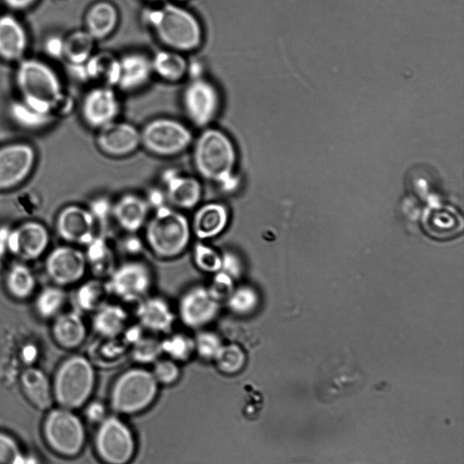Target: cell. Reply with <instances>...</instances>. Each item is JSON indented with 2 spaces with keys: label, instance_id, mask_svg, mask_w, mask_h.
I'll list each match as a JSON object with an SVG mask.
<instances>
[{
  "label": "cell",
  "instance_id": "2",
  "mask_svg": "<svg viewBox=\"0 0 464 464\" xmlns=\"http://www.w3.org/2000/svg\"><path fill=\"white\" fill-rule=\"evenodd\" d=\"M144 24L163 48L189 53L204 42V28L190 10L173 3H166L147 10Z\"/></svg>",
  "mask_w": 464,
  "mask_h": 464
},
{
  "label": "cell",
  "instance_id": "20",
  "mask_svg": "<svg viewBox=\"0 0 464 464\" xmlns=\"http://www.w3.org/2000/svg\"><path fill=\"white\" fill-rule=\"evenodd\" d=\"M150 55L131 51L119 56V74L115 88L124 92L143 89L153 77Z\"/></svg>",
  "mask_w": 464,
  "mask_h": 464
},
{
  "label": "cell",
  "instance_id": "33",
  "mask_svg": "<svg viewBox=\"0 0 464 464\" xmlns=\"http://www.w3.org/2000/svg\"><path fill=\"white\" fill-rule=\"evenodd\" d=\"M109 295L106 282L96 277L79 286L75 293V302L80 310L94 313L107 303Z\"/></svg>",
  "mask_w": 464,
  "mask_h": 464
},
{
  "label": "cell",
  "instance_id": "6",
  "mask_svg": "<svg viewBox=\"0 0 464 464\" xmlns=\"http://www.w3.org/2000/svg\"><path fill=\"white\" fill-rule=\"evenodd\" d=\"M94 384V371L90 361L82 355H72L59 366L53 382V395L65 409L82 405Z\"/></svg>",
  "mask_w": 464,
  "mask_h": 464
},
{
  "label": "cell",
  "instance_id": "30",
  "mask_svg": "<svg viewBox=\"0 0 464 464\" xmlns=\"http://www.w3.org/2000/svg\"><path fill=\"white\" fill-rule=\"evenodd\" d=\"M22 389L29 401L40 410H46L53 402V392L45 374L36 368H29L21 375Z\"/></svg>",
  "mask_w": 464,
  "mask_h": 464
},
{
  "label": "cell",
  "instance_id": "18",
  "mask_svg": "<svg viewBox=\"0 0 464 464\" xmlns=\"http://www.w3.org/2000/svg\"><path fill=\"white\" fill-rule=\"evenodd\" d=\"M96 222L89 208L79 205L64 207L56 218V229L68 243L88 245L96 236Z\"/></svg>",
  "mask_w": 464,
  "mask_h": 464
},
{
  "label": "cell",
  "instance_id": "25",
  "mask_svg": "<svg viewBox=\"0 0 464 464\" xmlns=\"http://www.w3.org/2000/svg\"><path fill=\"white\" fill-rule=\"evenodd\" d=\"M119 19L118 9L112 3L99 1L87 10L84 16V30L95 41H102L115 32Z\"/></svg>",
  "mask_w": 464,
  "mask_h": 464
},
{
  "label": "cell",
  "instance_id": "45",
  "mask_svg": "<svg viewBox=\"0 0 464 464\" xmlns=\"http://www.w3.org/2000/svg\"><path fill=\"white\" fill-rule=\"evenodd\" d=\"M152 374L157 382L169 384L178 379L179 369L171 359L157 360Z\"/></svg>",
  "mask_w": 464,
  "mask_h": 464
},
{
  "label": "cell",
  "instance_id": "21",
  "mask_svg": "<svg viewBox=\"0 0 464 464\" xmlns=\"http://www.w3.org/2000/svg\"><path fill=\"white\" fill-rule=\"evenodd\" d=\"M136 317L139 324L152 333L169 334L176 315L169 304L160 296H146L137 303Z\"/></svg>",
  "mask_w": 464,
  "mask_h": 464
},
{
  "label": "cell",
  "instance_id": "35",
  "mask_svg": "<svg viewBox=\"0 0 464 464\" xmlns=\"http://www.w3.org/2000/svg\"><path fill=\"white\" fill-rule=\"evenodd\" d=\"M12 120L21 128L41 130L52 121V114L44 113L32 108L22 100L14 102L9 107Z\"/></svg>",
  "mask_w": 464,
  "mask_h": 464
},
{
  "label": "cell",
  "instance_id": "8",
  "mask_svg": "<svg viewBox=\"0 0 464 464\" xmlns=\"http://www.w3.org/2000/svg\"><path fill=\"white\" fill-rule=\"evenodd\" d=\"M157 381L152 372L141 368L122 373L114 384L111 402L123 413H132L146 408L157 393Z\"/></svg>",
  "mask_w": 464,
  "mask_h": 464
},
{
  "label": "cell",
  "instance_id": "42",
  "mask_svg": "<svg viewBox=\"0 0 464 464\" xmlns=\"http://www.w3.org/2000/svg\"><path fill=\"white\" fill-rule=\"evenodd\" d=\"M131 346L132 357L142 363L157 361L162 353L160 341L153 337L142 336Z\"/></svg>",
  "mask_w": 464,
  "mask_h": 464
},
{
  "label": "cell",
  "instance_id": "28",
  "mask_svg": "<svg viewBox=\"0 0 464 464\" xmlns=\"http://www.w3.org/2000/svg\"><path fill=\"white\" fill-rule=\"evenodd\" d=\"M128 320V313L123 306L106 303L94 312L92 327L101 338H118L126 329Z\"/></svg>",
  "mask_w": 464,
  "mask_h": 464
},
{
  "label": "cell",
  "instance_id": "12",
  "mask_svg": "<svg viewBox=\"0 0 464 464\" xmlns=\"http://www.w3.org/2000/svg\"><path fill=\"white\" fill-rule=\"evenodd\" d=\"M36 162L32 145L16 141L0 147V191L22 184L32 173Z\"/></svg>",
  "mask_w": 464,
  "mask_h": 464
},
{
  "label": "cell",
  "instance_id": "16",
  "mask_svg": "<svg viewBox=\"0 0 464 464\" xmlns=\"http://www.w3.org/2000/svg\"><path fill=\"white\" fill-rule=\"evenodd\" d=\"M85 254L72 246H60L53 249L45 260L49 277L59 286L80 281L87 269Z\"/></svg>",
  "mask_w": 464,
  "mask_h": 464
},
{
  "label": "cell",
  "instance_id": "17",
  "mask_svg": "<svg viewBox=\"0 0 464 464\" xmlns=\"http://www.w3.org/2000/svg\"><path fill=\"white\" fill-rule=\"evenodd\" d=\"M49 242L46 227L39 221L28 220L10 229L8 252L23 260H34L45 252Z\"/></svg>",
  "mask_w": 464,
  "mask_h": 464
},
{
  "label": "cell",
  "instance_id": "14",
  "mask_svg": "<svg viewBox=\"0 0 464 464\" xmlns=\"http://www.w3.org/2000/svg\"><path fill=\"white\" fill-rule=\"evenodd\" d=\"M221 303L206 285H194L187 289L179 301L178 313L182 324L192 329H200L218 315Z\"/></svg>",
  "mask_w": 464,
  "mask_h": 464
},
{
  "label": "cell",
  "instance_id": "51",
  "mask_svg": "<svg viewBox=\"0 0 464 464\" xmlns=\"http://www.w3.org/2000/svg\"><path fill=\"white\" fill-rule=\"evenodd\" d=\"M10 228L1 227L0 228V266L3 258L6 253H8V236Z\"/></svg>",
  "mask_w": 464,
  "mask_h": 464
},
{
  "label": "cell",
  "instance_id": "37",
  "mask_svg": "<svg viewBox=\"0 0 464 464\" xmlns=\"http://www.w3.org/2000/svg\"><path fill=\"white\" fill-rule=\"evenodd\" d=\"M65 293L59 286L44 288L35 299V309L43 318H52L59 314L65 303Z\"/></svg>",
  "mask_w": 464,
  "mask_h": 464
},
{
  "label": "cell",
  "instance_id": "38",
  "mask_svg": "<svg viewBox=\"0 0 464 464\" xmlns=\"http://www.w3.org/2000/svg\"><path fill=\"white\" fill-rule=\"evenodd\" d=\"M160 343L162 353L173 361H187L195 353L194 338L186 334H172Z\"/></svg>",
  "mask_w": 464,
  "mask_h": 464
},
{
  "label": "cell",
  "instance_id": "40",
  "mask_svg": "<svg viewBox=\"0 0 464 464\" xmlns=\"http://www.w3.org/2000/svg\"><path fill=\"white\" fill-rule=\"evenodd\" d=\"M193 261L200 271L215 274L221 267V253L211 246L200 241L193 248Z\"/></svg>",
  "mask_w": 464,
  "mask_h": 464
},
{
  "label": "cell",
  "instance_id": "19",
  "mask_svg": "<svg viewBox=\"0 0 464 464\" xmlns=\"http://www.w3.org/2000/svg\"><path fill=\"white\" fill-rule=\"evenodd\" d=\"M161 181L167 201L177 209L193 208L202 198V185L194 176L170 169L162 173Z\"/></svg>",
  "mask_w": 464,
  "mask_h": 464
},
{
  "label": "cell",
  "instance_id": "39",
  "mask_svg": "<svg viewBox=\"0 0 464 464\" xmlns=\"http://www.w3.org/2000/svg\"><path fill=\"white\" fill-rule=\"evenodd\" d=\"M246 353L237 343H227L221 346L214 361L218 368L228 374L239 372L246 363Z\"/></svg>",
  "mask_w": 464,
  "mask_h": 464
},
{
  "label": "cell",
  "instance_id": "1",
  "mask_svg": "<svg viewBox=\"0 0 464 464\" xmlns=\"http://www.w3.org/2000/svg\"><path fill=\"white\" fill-rule=\"evenodd\" d=\"M190 148L193 167L201 179L218 184L224 191L237 188L238 152L227 132L212 125L203 128L194 136Z\"/></svg>",
  "mask_w": 464,
  "mask_h": 464
},
{
  "label": "cell",
  "instance_id": "9",
  "mask_svg": "<svg viewBox=\"0 0 464 464\" xmlns=\"http://www.w3.org/2000/svg\"><path fill=\"white\" fill-rule=\"evenodd\" d=\"M105 282L110 295L124 303H138L148 296L153 274L148 264L133 259L116 266Z\"/></svg>",
  "mask_w": 464,
  "mask_h": 464
},
{
  "label": "cell",
  "instance_id": "49",
  "mask_svg": "<svg viewBox=\"0 0 464 464\" xmlns=\"http://www.w3.org/2000/svg\"><path fill=\"white\" fill-rule=\"evenodd\" d=\"M145 199L149 207H152L155 209L166 205V202H168L165 192L161 188H152Z\"/></svg>",
  "mask_w": 464,
  "mask_h": 464
},
{
  "label": "cell",
  "instance_id": "27",
  "mask_svg": "<svg viewBox=\"0 0 464 464\" xmlns=\"http://www.w3.org/2000/svg\"><path fill=\"white\" fill-rule=\"evenodd\" d=\"M52 333L60 346L74 349L83 343L87 330L82 315L76 311H72L56 315Z\"/></svg>",
  "mask_w": 464,
  "mask_h": 464
},
{
  "label": "cell",
  "instance_id": "3",
  "mask_svg": "<svg viewBox=\"0 0 464 464\" xmlns=\"http://www.w3.org/2000/svg\"><path fill=\"white\" fill-rule=\"evenodd\" d=\"M14 80L22 101L38 111L52 114L63 98L58 74L39 59H22Z\"/></svg>",
  "mask_w": 464,
  "mask_h": 464
},
{
  "label": "cell",
  "instance_id": "26",
  "mask_svg": "<svg viewBox=\"0 0 464 464\" xmlns=\"http://www.w3.org/2000/svg\"><path fill=\"white\" fill-rule=\"evenodd\" d=\"M153 75L176 83L188 76L189 62L185 53L161 48L150 55Z\"/></svg>",
  "mask_w": 464,
  "mask_h": 464
},
{
  "label": "cell",
  "instance_id": "5",
  "mask_svg": "<svg viewBox=\"0 0 464 464\" xmlns=\"http://www.w3.org/2000/svg\"><path fill=\"white\" fill-rule=\"evenodd\" d=\"M140 146L160 158L178 156L190 148L194 140L191 128L172 117H157L140 129Z\"/></svg>",
  "mask_w": 464,
  "mask_h": 464
},
{
  "label": "cell",
  "instance_id": "36",
  "mask_svg": "<svg viewBox=\"0 0 464 464\" xmlns=\"http://www.w3.org/2000/svg\"><path fill=\"white\" fill-rule=\"evenodd\" d=\"M225 303L230 312L237 315L245 316L256 310L259 303V297L253 286L240 285L235 286Z\"/></svg>",
  "mask_w": 464,
  "mask_h": 464
},
{
  "label": "cell",
  "instance_id": "11",
  "mask_svg": "<svg viewBox=\"0 0 464 464\" xmlns=\"http://www.w3.org/2000/svg\"><path fill=\"white\" fill-rule=\"evenodd\" d=\"M121 110L116 88L107 85H94L84 94L81 102L82 121L96 130L118 120Z\"/></svg>",
  "mask_w": 464,
  "mask_h": 464
},
{
  "label": "cell",
  "instance_id": "29",
  "mask_svg": "<svg viewBox=\"0 0 464 464\" xmlns=\"http://www.w3.org/2000/svg\"><path fill=\"white\" fill-rule=\"evenodd\" d=\"M86 78L98 85L116 86L119 74V56L109 51L93 53L82 65Z\"/></svg>",
  "mask_w": 464,
  "mask_h": 464
},
{
  "label": "cell",
  "instance_id": "24",
  "mask_svg": "<svg viewBox=\"0 0 464 464\" xmlns=\"http://www.w3.org/2000/svg\"><path fill=\"white\" fill-rule=\"evenodd\" d=\"M28 36L24 25L13 15L0 16V57L21 61L27 50Z\"/></svg>",
  "mask_w": 464,
  "mask_h": 464
},
{
  "label": "cell",
  "instance_id": "43",
  "mask_svg": "<svg viewBox=\"0 0 464 464\" xmlns=\"http://www.w3.org/2000/svg\"><path fill=\"white\" fill-rule=\"evenodd\" d=\"M211 295L220 303L227 300L233 289L235 288V280L219 270L213 274L212 280L208 285Z\"/></svg>",
  "mask_w": 464,
  "mask_h": 464
},
{
  "label": "cell",
  "instance_id": "15",
  "mask_svg": "<svg viewBox=\"0 0 464 464\" xmlns=\"http://www.w3.org/2000/svg\"><path fill=\"white\" fill-rule=\"evenodd\" d=\"M95 142L107 157L125 158L140 147V131L130 122L116 120L97 130Z\"/></svg>",
  "mask_w": 464,
  "mask_h": 464
},
{
  "label": "cell",
  "instance_id": "55",
  "mask_svg": "<svg viewBox=\"0 0 464 464\" xmlns=\"http://www.w3.org/2000/svg\"><path fill=\"white\" fill-rule=\"evenodd\" d=\"M177 1H185V0H177Z\"/></svg>",
  "mask_w": 464,
  "mask_h": 464
},
{
  "label": "cell",
  "instance_id": "22",
  "mask_svg": "<svg viewBox=\"0 0 464 464\" xmlns=\"http://www.w3.org/2000/svg\"><path fill=\"white\" fill-rule=\"evenodd\" d=\"M227 207L217 201L200 206L190 224L192 234L200 241L212 239L225 231L229 222Z\"/></svg>",
  "mask_w": 464,
  "mask_h": 464
},
{
  "label": "cell",
  "instance_id": "54",
  "mask_svg": "<svg viewBox=\"0 0 464 464\" xmlns=\"http://www.w3.org/2000/svg\"><path fill=\"white\" fill-rule=\"evenodd\" d=\"M149 1H152V2H160L162 0H149Z\"/></svg>",
  "mask_w": 464,
  "mask_h": 464
},
{
  "label": "cell",
  "instance_id": "4",
  "mask_svg": "<svg viewBox=\"0 0 464 464\" xmlns=\"http://www.w3.org/2000/svg\"><path fill=\"white\" fill-rule=\"evenodd\" d=\"M187 217L177 208L164 205L155 209L145 224V241L157 256L170 259L181 255L191 239Z\"/></svg>",
  "mask_w": 464,
  "mask_h": 464
},
{
  "label": "cell",
  "instance_id": "50",
  "mask_svg": "<svg viewBox=\"0 0 464 464\" xmlns=\"http://www.w3.org/2000/svg\"><path fill=\"white\" fill-rule=\"evenodd\" d=\"M87 415L90 420L100 421L104 418L105 409L103 405L99 402L92 403L87 410Z\"/></svg>",
  "mask_w": 464,
  "mask_h": 464
},
{
  "label": "cell",
  "instance_id": "34",
  "mask_svg": "<svg viewBox=\"0 0 464 464\" xmlns=\"http://www.w3.org/2000/svg\"><path fill=\"white\" fill-rule=\"evenodd\" d=\"M5 285L11 295L25 299L32 295L35 288V278L32 270L25 265H13L5 277Z\"/></svg>",
  "mask_w": 464,
  "mask_h": 464
},
{
  "label": "cell",
  "instance_id": "52",
  "mask_svg": "<svg viewBox=\"0 0 464 464\" xmlns=\"http://www.w3.org/2000/svg\"><path fill=\"white\" fill-rule=\"evenodd\" d=\"M126 252L138 253L140 250L141 243L135 237H129L123 243Z\"/></svg>",
  "mask_w": 464,
  "mask_h": 464
},
{
  "label": "cell",
  "instance_id": "31",
  "mask_svg": "<svg viewBox=\"0 0 464 464\" xmlns=\"http://www.w3.org/2000/svg\"><path fill=\"white\" fill-rule=\"evenodd\" d=\"M87 266L97 278L109 277L116 267L114 252L102 236H95L86 245Z\"/></svg>",
  "mask_w": 464,
  "mask_h": 464
},
{
  "label": "cell",
  "instance_id": "23",
  "mask_svg": "<svg viewBox=\"0 0 464 464\" xmlns=\"http://www.w3.org/2000/svg\"><path fill=\"white\" fill-rule=\"evenodd\" d=\"M149 209L144 198L129 192L112 203L111 216L122 230L133 234L145 226Z\"/></svg>",
  "mask_w": 464,
  "mask_h": 464
},
{
  "label": "cell",
  "instance_id": "46",
  "mask_svg": "<svg viewBox=\"0 0 464 464\" xmlns=\"http://www.w3.org/2000/svg\"><path fill=\"white\" fill-rule=\"evenodd\" d=\"M220 270L231 276L235 281L238 280L244 273L243 260L235 251L225 250L221 253Z\"/></svg>",
  "mask_w": 464,
  "mask_h": 464
},
{
  "label": "cell",
  "instance_id": "53",
  "mask_svg": "<svg viewBox=\"0 0 464 464\" xmlns=\"http://www.w3.org/2000/svg\"><path fill=\"white\" fill-rule=\"evenodd\" d=\"M5 5L14 10H24L31 6L35 0H4Z\"/></svg>",
  "mask_w": 464,
  "mask_h": 464
},
{
  "label": "cell",
  "instance_id": "44",
  "mask_svg": "<svg viewBox=\"0 0 464 464\" xmlns=\"http://www.w3.org/2000/svg\"><path fill=\"white\" fill-rule=\"evenodd\" d=\"M0 464H23L19 446L9 435L0 432Z\"/></svg>",
  "mask_w": 464,
  "mask_h": 464
},
{
  "label": "cell",
  "instance_id": "48",
  "mask_svg": "<svg viewBox=\"0 0 464 464\" xmlns=\"http://www.w3.org/2000/svg\"><path fill=\"white\" fill-rule=\"evenodd\" d=\"M48 55L58 58L63 56V39L58 36L50 37L45 44Z\"/></svg>",
  "mask_w": 464,
  "mask_h": 464
},
{
  "label": "cell",
  "instance_id": "41",
  "mask_svg": "<svg viewBox=\"0 0 464 464\" xmlns=\"http://www.w3.org/2000/svg\"><path fill=\"white\" fill-rule=\"evenodd\" d=\"M193 338L195 353L204 360H214L223 345L220 336L209 330H200Z\"/></svg>",
  "mask_w": 464,
  "mask_h": 464
},
{
  "label": "cell",
  "instance_id": "47",
  "mask_svg": "<svg viewBox=\"0 0 464 464\" xmlns=\"http://www.w3.org/2000/svg\"><path fill=\"white\" fill-rule=\"evenodd\" d=\"M112 203L106 197H98L92 199L89 210L92 213L95 222L105 223L111 216Z\"/></svg>",
  "mask_w": 464,
  "mask_h": 464
},
{
  "label": "cell",
  "instance_id": "32",
  "mask_svg": "<svg viewBox=\"0 0 464 464\" xmlns=\"http://www.w3.org/2000/svg\"><path fill=\"white\" fill-rule=\"evenodd\" d=\"M95 40L83 29L63 39V56L74 66L84 64L94 53Z\"/></svg>",
  "mask_w": 464,
  "mask_h": 464
},
{
  "label": "cell",
  "instance_id": "13",
  "mask_svg": "<svg viewBox=\"0 0 464 464\" xmlns=\"http://www.w3.org/2000/svg\"><path fill=\"white\" fill-rule=\"evenodd\" d=\"M134 440L129 428L116 418L106 419L96 435V449L109 464H125L134 452Z\"/></svg>",
  "mask_w": 464,
  "mask_h": 464
},
{
  "label": "cell",
  "instance_id": "10",
  "mask_svg": "<svg viewBox=\"0 0 464 464\" xmlns=\"http://www.w3.org/2000/svg\"><path fill=\"white\" fill-rule=\"evenodd\" d=\"M44 435L52 450L67 457L78 454L84 442V429L81 420L65 408L48 413L44 422Z\"/></svg>",
  "mask_w": 464,
  "mask_h": 464
},
{
  "label": "cell",
  "instance_id": "7",
  "mask_svg": "<svg viewBox=\"0 0 464 464\" xmlns=\"http://www.w3.org/2000/svg\"><path fill=\"white\" fill-rule=\"evenodd\" d=\"M218 86L203 75L190 76L181 93V106L188 121L203 129L211 126L221 109Z\"/></svg>",
  "mask_w": 464,
  "mask_h": 464
}]
</instances>
